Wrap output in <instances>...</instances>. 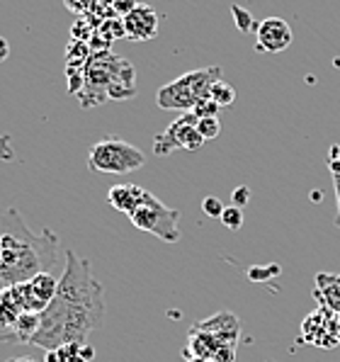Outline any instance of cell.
Segmentation results:
<instances>
[{
	"mask_svg": "<svg viewBox=\"0 0 340 362\" xmlns=\"http://www.w3.org/2000/svg\"><path fill=\"white\" fill-rule=\"evenodd\" d=\"M105 289L93 277L90 260L66 250V267L52 304L42 311V324L30 345L57 350L66 343H86L105 324Z\"/></svg>",
	"mask_w": 340,
	"mask_h": 362,
	"instance_id": "obj_1",
	"label": "cell"
},
{
	"mask_svg": "<svg viewBox=\"0 0 340 362\" xmlns=\"http://www.w3.org/2000/svg\"><path fill=\"white\" fill-rule=\"evenodd\" d=\"M61 241L54 231H32L15 207L0 211V292L59 265Z\"/></svg>",
	"mask_w": 340,
	"mask_h": 362,
	"instance_id": "obj_2",
	"label": "cell"
},
{
	"mask_svg": "<svg viewBox=\"0 0 340 362\" xmlns=\"http://www.w3.org/2000/svg\"><path fill=\"white\" fill-rule=\"evenodd\" d=\"M221 69L219 66H207V69L189 71V74L175 78V81L165 83L158 90V103L160 110H177V112H192L194 105L209 98L211 86L219 81Z\"/></svg>",
	"mask_w": 340,
	"mask_h": 362,
	"instance_id": "obj_3",
	"label": "cell"
},
{
	"mask_svg": "<svg viewBox=\"0 0 340 362\" xmlns=\"http://www.w3.org/2000/svg\"><path fill=\"white\" fill-rule=\"evenodd\" d=\"M146 156L139 146L122 139H102L93 144L88 151V168L100 175H129V173L143 168Z\"/></svg>",
	"mask_w": 340,
	"mask_h": 362,
	"instance_id": "obj_4",
	"label": "cell"
},
{
	"mask_svg": "<svg viewBox=\"0 0 340 362\" xmlns=\"http://www.w3.org/2000/svg\"><path fill=\"white\" fill-rule=\"evenodd\" d=\"M129 219L139 231L153 233V236H158L160 241H165V243L180 241V229H177L180 211L168 207V204H163L148 190L143 192L141 204H139V209L134 211Z\"/></svg>",
	"mask_w": 340,
	"mask_h": 362,
	"instance_id": "obj_5",
	"label": "cell"
},
{
	"mask_svg": "<svg viewBox=\"0 0 340 362\" xmlns=\"http://www.w3.org/2000/svg\"><path fill=\"white\" fill-rule=\"evenodd\" d=\"M119 66H122V59L112 57L110 52L93 54V57L88 59L86 76H83V90L78 93L81 100L86 98V95H93L88 105L105 103V100L110 98V90H112V86H115V81H117Z\"/></svg>",
	"mask_w": 340,
	"mask_h": 362,
	"instance_id": "obj_6",
	"label": "cell"
},
{
	"mask_svg": "<svg viewBox=\"0 0 340 362\" xmlns=\"http://www.w3.org/2000/svg\"><path fill=\"white\" fill-rule=\"evenodd\" d=\"M199 117L194 112H185L177 117L168 129L153 139V153L156 156H170L175 148H185V151H197L202 148L204 136L197 132Z\"/></svg>",
	"mask_w": 340,
	"mask_h": 362,
	"instance_id": "obj_7",
	"label": "cell"
},
{
	"mask_svg": "<svg viewBox=\"0 0 340 362\" xmlns=\"http://www.w3.org/2000/svg\"><path fill=\"white\" fill-rule=\"evenodd\" d=\"M15 294L25 306V311H35V314H42L52 299L57 297L59 289V277L54 272H39L32 280L22 282V285H15Z\"/></svg>",
	"mask_w": 340,
	"mask_h": 362,
	"instance_id": "obj_8",
	"label": "cell"
},
{
	"mask_svg": "<svg viewBox=\"0 0 340 362\" xmlns=\"http://www.w3.org/2000/svg\"><path fill=\"white\" fill-rule=\"evenodd\" d=\"M236 348H238V343H226L207 331H199V328H194V326L189 328L187 350L194 358H204L211 362H236Z\"/></svg>",
	"mask_w": 340,
	"mask_h": 362,
	"instance_id": "obj_9",
	"label": "cell"
},
{
	"mask_svg": "<svg viewBox=\"0 0 340 362\" xmlns=\"http://www.w3.org/2000/svg\"><path fill=\"white\" fill-rule=\"evenodd\" d=\"M292 27L282 18H267L255 27V47L265 54H280L292 44Z\"/></svg>",
	"mask_w": 340,
	"mask_h": 362,
	"instance_id": "obj_10",
	"label": "cell"
},
{
	"mask_svg": "<svg viewBox=\"0 0 340 362\" xmlns=\"http://www.w3.org/2000/svg\"><path fill=\"white\" fill-rule=\"evenodd\" d=\"M122 22H124L127 39H134V42H148L158 32V15L146 3H136V8L127 13Z\"/></svg>",
	"mask_w": 340,
	"mask_h": 362,
	"instance_id": "obj_11",
	"label": "cell"
},
{
	"mask_svg": "<svg viewBox=\"0 0 340 362\" xmlns=\"http://www.w3.org/2000/svg\"><path fill=\"white\" fill-rule=\"evenodd\" d=\"M194 328L207 331L226 343H238V336H241V321H238V316H233L231 311H219V314L194 324Z\"/></svg>",
	"mask_w": 340,
	"mask_h": 362,
	"instance_id": "obj_12",
	"label": "cell"
},
{
	"mask_svg": "<svg viewBox=\"0 0 340 362\" xmlns=\"http://www.w3.org/2000/svg\"><path fill=\"white\" fill-rule=\"evenodd\" d=\"M314 297L321 309H328L333 314H340V275L331 272H319L316 275V289Z\"/></svg>",
	"mask_w": 340,
	"mask_h": 362,
	"instance_id": "obj_13",
	"label": "cell"
},
{
	"mask_svg": "<svg viewBox=\"0 0 340 362\" xmlns=\"http://www.w3.org/2000/svg\"><path fill=\"white\" fill-rule=\"evenodd\" d=\"M39 324H42V314H35V311H25L18 321H15L10 328L0 331V341L3 343H32V338L37 336Z\"/></svg>",
	"mask_w": 340,
	"mask_h": 362,
	"instance_id": "obj_14",
	"label": "cell"
},
{
	"mask_svg": "<svg viewBox=\"0 0 340 362\" xmlns=\"http://www.w3.org/2000/svg\"><path fill=\"white\" fill-rule=\"evenodd\" d=\"M143 192L146 190H143L141 185H115L112 190L107 192V199L117 211L131 216L134 211L139 209V204H141Z\"/></svg>",
	"mask_w": 340,
	"mask_h": 362,
	"instance_id": "obj_15",
	"label": "cell"
},
{
	"mask_svg": "<svg viewBox=\"0 0 340 362\" xmlns=\"http://www.w3.org/2000/svg\"><path fill=\"white\" fill-rule=\"evenodd\" d=\"M22 314H25V306H22V302L18 299L15 289L13 287L3 289V292H0V331L13 326Z\"/></svg>",
	"mask_w": 340,
	"mask_h": 362,
	"instance_id": "obj_16",
	"label": "cell"
},
{
	"mask_svg": "<svg viewBox=\"0 0 340 362\" xmlns=\"http://www.w3.org/2000/svg\"><path fill=\"white\" fill-rule=\"evenodd\" d=\"M136 95V88H134V66L127 59H122L119 74H117V81L110 90V98L112 100H129Z\"/></svg>",
	"mask_w": 340,
	"mask_h": 362,
	"instance_id": "obj_17",
	"label": "cell"
},
{
	"mask_svg": "<svg viewBox=\"0 0 340 362\" xmlns=\"http://www.w3.org/2000/svg\"><path fill=\"white\" fill-rule=\"evenodd\" d=\"M209 98L214 100L219 107H228V105H233L236 103V90H233V86L231 83H226V81H216L214 86H211V93H209Z\"/></svg>",
	"mask_w": 340,
	"mask_h": 362,
	"instance_id": "obj_18",
	"label": "cell"
},
{
	"mask_svg": "<svg viewBox=\"0 0 340 362\" xmlns=\"http://www.w3.org/2000/svg\"><path fill=\"white\" fill-rule=\"evenodd\" d=\"M98 37H105L107 42H112V39H119V37H127L124 22L117 20V18H105L102 25L98 27Z\"/></svg>",
	"mask_w": 340,
	"mask_h": 362,
	"instance_id": "obj_19",
	"label": "cell"
},
{
	"mask_svg": "<svg viewBox=\"0 0 340 362\" xmlns=\"http://www.w3.org/2000/svg\"><path fill=\"white\" fill-rule=\"evenodd\" d=\"M282 272V267L277 263H270V265H253L248 267V280L253 282H267L272 280V277H277Z\"/></svg>",
	"mask_w": 340,
	"mask_h": 362,
	"instance_id": "obj_20",
	"label": "cell"
},
{
	"mask_svg": "<svg viewBox=\"0 0 340 362\" xmlns=\"http://www.w3.org/2000/svg\"><path fill=\"white\" fill-rule=\"evenodd\" d=\"M197 132L204 136V141H209V139H216L221 134L219 117H202V119L197 122Z\"/></svg>",
	"mask_w": 340,
	"mask_h": 362,
	"instance_id": "obj_21",
	"label": "cell"
},
{
	"mask_svg": "<svg viewBox=\"0 0 340 362\" xmlns=\"http://www.w3.org/2000/svg\"><path fill=\"white\" fill-rule=\"evenodd\" d=\"M81 345L83 343H66V345H61V348H57L59 362H86V358H83V353H81Z\"/></svg>",
	"mask_w": 340,
	"mask_h": 362,
	"instance_id": "obj_22",
	"label": "cell"
},
{
	"mask_svg": "<svg viewBox=\"0 0 340 362\" xmlns=\"http://www.w3.org/2000/svg\"><path fill=\"white\" fill-rule=\"evenodd\" d=\"M221 224L226 226L228 231H238L243 226V209L241 207H226L224 214H221Z\"/></svg>",
	"mask_w": 340,
	"mask_h": 362,
	"instance_id": "obj_23",
	"label": "cell"
},
{
	"mask_svg": "<svg viewBox=\"0 0 340 362\" xmlns=\"http://www.w3.org/2000/svg\"><path fill=\"white\" fill-rule=\"evenodd\" d=\"M231 15L236 18V25L241 32H250L253 27H258L253 22V15H250L246 8H241V5H231Z\"/></svg>",
	"mask_w": 340,
	"mask_h": 362,
	"instance_id": "obj_24",
	"label": "cell"
},
{
	"mask_svg": "<svg viewBox=\"0 0 340 362\" xmlns=\"http://www.w3.org/2000/svg\"><path fill=\"white\" fill-rule=\"evenodd\" d=\"M224 204H221V199L219 197H204V202H202V211L207 216H216V219H221V214H224Z\"/></svg>",
	"mask_w": 340,
	"mask_h": 362,
	"instance_id": "obj_25",
	"label": "cell"
},
{
	"mask_svg": "<svg viewBox=\"0 0 340 362\" xmlns=\"http://www.w3.org/2000/svg\"><path fill=\"white\" fill-rule=\"evenodd\" d=\"M192 112L197 115L199 119H202V117H216V112H219V105H216L211 98H207V100H202V103L194 105Z\"/></svg>",
	"mask_w": 340,
	"mask_h": 362,
	"instance_id": "obj_26",
	"label": "cell"
},
{
	"mask_svg": "<svg viewBox=\"0 0 340 362\" xmlns=\"http://www.w3.org/2000/svg\"><path fill=\"white\" fill-rule=\"evenodd\" d=\"M64 5L74 15H86L95 8V0H64Z\"/></svg>",
	"mask_w": 340,
	"mask_h": 362,
	"instance_id": "obj_27",
	"label": "cell"
},
{
	"mask_svg": "<svg viewBox=\"0 0 340 362\" xmlns=\"http://www.w3.org/2000/svg\"><path fill=\"white\" fill-rule=\"evenodd\" d=\"M248 199H250V190L246 185H238L236 190L231 192V202H233V207H246L248 204Z\"/></svg>",
	"mask_w": 340,
	"mask_h": 362,
	"instance_id": "obj_28",
	"label": "cell"
},
{
	"mask_svg": "<svg viewBox=\"0 0 340 362\" xmlns=\"http://www.w3.org/2000/svg\"><path fill=\"white\" fill-rule=\"evenodd\" d=\"M136 8V0H115V15H122L124 18L127 13Z\"/></svg>",
	"mask_w": 340,
	"mask_h": 362,
	"instance_id": "obj_29",
	"label": "cell"
},
{
	"mask_svg": "<svg viewBox=\"0 0 340 362\" xmlns=\"http://www.w3.org/2000/svg\"><path fill=\"white\" fill-rule=\"evenodd\" d=\"M333 187H336V219H333V224H336V229L340 231V175H333Z\"/></svg>",
	"mask_w": 340,
	"mask_h": 362,
	"instance_id": "obj_30",
	"label": "cell"
},
{
	"mask_svg": "<svg viewBox=\"0 0 340 362\" xmlns=\"http://www.w3.org/2000/svg\"><path fill=\"white\" fill-rule=\"evenodd\" d=\"M8 57H10V44H8V39H5V37H0V64H3Z\"/></svg>",
	"mask_w": 340,
	"mask_h": 362,
	"instance_id": "obj_31",
	"label": "cell"
},
{
	"mask_svg": "<svg viewBox=\"0 0 340 362\" xmlns=\"http://www.w3.org/2000/svg\"><path fill=\"white\" fill-rule=\"evenodd\" d=\"M81 353H83V358H86V362H93V360H95V350H93L88 343H83V345H81Z\"/></svg>",
	"mask_w": 340,
	"mask_h": 362,
	"instance_id": "obj_32",
	"label": "cell"
},
{
	"mask_svg": "<svg viewBox=\"0 0 340 362\" xmlns=\"http://www.w3.org/2000/svg\"><path fill=\"white\" fill-rule=\"evenodd\" d=\"M328 160H340V144L331 146V151H328Z\"/></svg>",
	"mask_w": 340,
	"mask_h": 362,
	"instance_id": "obj_33",
	"label": "cell"
},
{
	"mask_svg": "<svg viewBox=\"0 0 340 362\" xmlns=\"http://www.w3.org/2000/svg\"><path fill=\"white\" fill-rule=\"evenodd\" d=\"M185 362H211V360H204V358H194L189 350H185Z\"/></svg>",
	"mask_w": 340,
	"mask_h": 362,
	"instance_id": "obj_34",
	"label": "cell"
},
{
	"mask_svg": "<svg viewBox=\"0 0 340 362\" xmlns=\"http://www.w3.org/2000/svg\"><path fill=\"white\" fill-rule=\"evenodd\" d=\"M13 362H35L32 358H18V360H13Z\"/></svg>",
	"mask_w": 340,
	"mask_h": 362,
	"instance_id": "obj_35",
	"label": "cell"
}]
</instances>
